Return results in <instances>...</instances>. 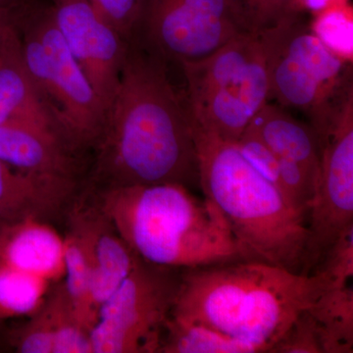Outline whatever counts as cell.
I'll use <instances>...</instances> for the list:
<instances>
[{"mask_svg":"<svg viewBox=\"0 0 353 353\" xmlns=\"http://www.w3.org/2000/svg\"><path fill=\"white\" fill-rule=\"evenodd\" d=\"M165 60L134 39L95 145L94 189L180 183L199 187V160L185 103Z\"/></svg>","mask_w":353,"mask_h":353,"instance_id":"6da1fadb","label":"cell"},{"mask_svg":"<svg viewBox=\"0 0 353 353\" xmlns=\"http://www.w3.org/2000/svg\"><path fill=\"white\" fill-rule=\"evenodd\" d=\"M322 289L314 275L264 262L241 260L185 269L170 316L269 352Z\"/></svg>","mask_w":353,"mask_h":353,"instance_id":"7a4b0ae2","label":"cell"},{"mask_svg":"<svg viewBox=\"0 0 353 353\" xmlns=\"http://www.w3.org/2000/svg\"><path fill=\"white\" fill-rule=\"evenodd\" d=\"M102 214L132 252L170 268L246 260L226 218L180 183L92 190Z\"/></svg>","mask_w":353,"mask_h":353,"instance_id":"3957f363","label":"cell"},{"mask_svg":"<svg viewBox=\"0 0 353 353\" xmlns=\"http://www.w3.org/2000/svg\"><path fill=\"white\" fill-rule=\"evenodd\" d=\"M192 129L199 188L226 218L245 259L303 274L307 216L243 157L234 141Z\"/></svg>","mask_w":353,"mask_h":353,"instance_id":"277c9868","label":"cell"},{"mask_svg":"<svg viewBox=\"0 0 353 353\" xmlns=\"http://www.w3.org/2000/svg\"><path fill=\"white\" fill-rule=\"evenodd\" d=\"M265 51L269 99L307 117L321 145L353 101L352 60L318 38L303 13L259 32Z\"/></svg>","mask_w":353,"mask_h":353,"instance_id":"5b68a950","label":"cell"},{"mask_svg":"<svg viewBox=\"0 0 353 353\" xmlns=\"http://www.w3.org/2000/svg\"><path fill=\"white\" fill-rule=\"evenodd\" d=\"M26 68L60 138L80 157L94 150L105 121L106 110L79 66L50 6L32 8L26 0L11 7Z\"/></svg>","mask_w":353,"mask_h":353,"instance_id":"8992f818","label":"cell"},{"mask_svg":"<svg viewBox=\"0 0 353 353\" xmlns=\"http://www.w3.org/2000/svg\"><path fill=\"white\" fill-rule=\"evenodd\" d=\"M181 67L190 124L223 141H239L270 101L259 34H240L208 57Z\"/></svg>","mask_w":353,"mask_h":353,"instance_id":"52a82bcc","label":"cell"},{"mask_svg":"<svg viewBox=\"0 0 353 353\" xmlns=\"http://www.w3.org/2000/svg\"><path fill=\"white\" fill-rule=\"evenodd\" d=\"M182 270L139 259L101 304L90 329L92 353H158Z\"/></svg>","mask_w":353,"mask_h":353,"instance_id":"ba28073f","label":"cell"},{"mask_svg":"<svg viewBox=\"0 0 353 353\" xmlns=\"http://www.w3.org/2000/svg\"><path fill=\"white\" fill-rule=\"evenodd\" d=\"M246 32L230 0H141L132 39L167 63L181 65L203 59Z\"/></svg>","mask_w":353,"mask_h":353,"instance_id":"9c48e42d","label":"cell"},{"mask_svg":"<svg viewBox=\"0 0 353 353\" xmlns=\"http://www.w3.org/2000/svg\"><path fill=\"white\" fill-rule=\"evenodd\" d=\"M353 225V101L322 145L321 164L307 217L304 275Z\"/></svg>","mask_w":353,"mask_h":353,"instance_id":"30bf717a","label":"cell"},{"mask_svg":"<svg viewBox=\"0 0 353 353\" xmlns=\"http://www.w3.org/2000/svg\"><path fill=\"white\" fill-rule=\"evenodd\" d=\"M58 29L105 110L120 82L128 43L88 0H50Z\"/></svg>","mask_w":353,"mask_h":353,"instance_id":"8fae6325","label":"cell"},{"mask_svg":"<svg viewBox=\"0 0 353 353\" xmlns=\"http://www.w3.org/2000/svg\"><path fill=\"white\" fill-rule=\"evenodd\" d=\"M78 189L79 182L34 175L0 159V218L8 224L66 214Z\"/></svg>","mask_w":353,"mask_h":353,"instance_id":"7c38bea8","label":"cell"},{"mask_svg":"<svg viewBox=\"0 0 353 353\" xmlns=\"http://www.w3.org/2000/svg\"><path fill=\"white\" fill-rule=\"evenodd\" d=\"M0 159L28 173L79 182V157L48 130L0 125Z\"/></svg>","mask_w":353,"mask_h":353,"instance_id":"4fadbf2b","label":"cell"},{"mask_svg":"<svg viewBox=\"0 0 353 353\" xmlns=\"http://www.w3.org/2000/svg\"><path fill=\"white\" fill-rule=\"evenodd\" d=\"M4 124L41 128L60 138L26 68L19 34L12 19L0 46V125Z\"/></svg>","mask_w":353,"mask_h":353,"instance_id":"5bb4252c","label":"cell"},{"mask_svg":"<svg viewBox=\"0 0 353 353\" xmlns=\"http://www.w3.org/2000/svg\"><path fill=\"white\" fill-rule=\"evenodd\" d=\"M0 263L50 281L64 276V240L48 222L6 224L0 234Z\"/></svg>","mask_w":353,"mask_h":353,"instance_id":"9a60e30c","label":"cell"},{"mask_svg":"<svg viewBox=\"0 0 353 353\" xmlns=\"http://www.w3.org/2000/svg\"><path fill=\"white\" fill-rule=\"evenodd\" d=\"M245 131L280 157L299 164L317 183L322 145L308 123L296 120L287 109L268 101Z\"/></svg>","mask_w":353,"mask_h":353,"instance_id":"2e32d148","label":"cell"},{"mask_svg":"<svg viewBox=\"0 0 353 353\" xmlns=\"http://www.w3.org/2000/svg\"><path fill=\"white\" fill-rule=\"evenodd\" d=\"M97 208L88 299L94 324L101 304L120 287L139 260L102 214L97 203Z\"/></svg>","mask_w":353,"mask_h":353,"instance_id":"e0dca14e","label":"cell"},{"mask_svg":"<svg viewBox=\"0 0 353 353\" xmlns=\"http://www.w3.org/2000/svg\"><path fill=\"white\" fill-rule=\"evenodd\" d=\"M234 143L243 157L282 192L288 201L308 217L316 182L304 169L274 152L250 132L245 131Z\"/></svg>","mask_w":353,"mask_h":353,"instance_id":"ac0fdd59","label":"cell"},{"mask_svg":"<svg viewBox=\"0 0 353 353\" xmlns=\"http://www.w3.org/2000/svg\"><path fill=\"white\" fill-rule=\"evenodd\" d=\"M307 310L317 326L323 353L353 352L352 284L322 289Z\"/></svg>","mask_w":353,"mask_h":353,"instance_id":"d6986e66","label":"cell"},{"mask_svg":"<svg viewBox=\"0 0 353 353\" xmlns=\"http://www.w3.org/2000/svg\"><path fill=\"white\" fill-rule=\"evenodd\" d=\"M252 343L205 325L169 317L158 353H260Z\"/></svg>","mask_w":353,"mask_h":353,"instance_id":"ffe728a7","label":"cell"},{"mask_svg":"<svg viewBox=\"0 0 353 353\" xmlns=\"http://www.w3.org/2000/svg\"><path fill=\"white\" fill-rule=\"evenodd\" d=\"M43 303L54 332L53 353H92L90 330L79 317L63 284L48 290Z\"/></svg>","mask_w":353,"mask_h":353,"instance_id":"44dd1931","label":"cell"},{"mask_svg":"<svg viewBox=\"0 0 353 353\" xmlns=\"http://www.w3.org/2000/svg\"><path fill=\"white\" fill-rule=\"evenodd\" d=\"M50 282L0 263V321L30 316L43 304Z\"/></svg>","mask_w":353,"mask_h":353,"instance_id":"7402d4cb","label":"cell"},{"mask_svg":"<svg viewBox=\"0 0 353 353\" xmlns=\"http://www.w3.org/2000/svg\"><path fill=\"white\" fill-rule=\"evenodd\" d=\"M312 31L323 43L341 57L352 60V7L350 0L336 2L313 14Z\"/></svg>","mask_w":353,"mask_h":353,"instance_id":"603a6c76","label":"cell"},{"mask_svg":"<svg viewBox=\"0 0 353 353\" xmlns=\"http://www.w3.org/2000/svg\"><path fill=\"white\" fill-rule=\"evenodd\" d=\"M250 32L271 29L283 21L304 13L301 0H230Z\"/></svg>","mask_w":353,"mask_h":353,"instance_id":"cb8c5ba5","label":"cell"},{"mask_svg":"<svg viewBox=\"0 0 353 353\" xmlns=\"http://www.w3.org/2000/svg\"><path fill=\"white\" fill-rule=\"evenodd\" d=\"M323 289L350 285L353 278V225L348 227L328 250L313 269Z\"/></svg>","mask_w":353,"mask_h":353,"instance_id":"d4e9b609","label":"cell"},{"mask_svg":"<svg viewBox=\"0 0 353 353\" xmlns=\"http://www.w3.org/2000/svg\"><path fill=\"white\" fill-rule=\"evenodd\" d=\"M4 341L16 352L53 353L54 332L44 303L39 306L36 312L30 315L27 322L4 334Z\"/></svg>","mask_w":353,"mask_h":353,"instance_id":"484cf974","label":"cell"},{"mask_svg":"<svg viewBox=\"0 0 353 353\" xmlns=\"http://www.w3.org/2000/svg\"><path fill=\"white\" fill-rule=\"evenodd\" d=\"M269 353H323L317 326L307 309L299 314Z\"/></svg>","mask_w":353,"mask_h":353,"instance_id":"4316f807","label":"cell"},{"mask_svg":"<svg viewBox=\"0 0 353 353\" xmlns=\"http://www.w3.org/2000/svg\"><path fill=\"white\" fill-rule=\"evenodd\" d=\"M97 13L129 41L136 30L141 0H88Z\"/></svg>","mask_w":353,"mask_h":353,"instance_id":"83f0119b","label":"cell"},{"mask_svg":"<svg viewBox=\"0 0 353 353\" xmlns=\"http://www.w3.org/2000/svg\"><path fill=\"white\" fill-rule=\"evenodd\" d=\"M341 1H345V0H301V4L304 12L309 11V12L315 14L332 4Z\"/></svg>","mask_w":353,"mask_h":353,"instance_id":"f1b7e54d","label":"cell"},{"mask_svg":"<svg viewBox=\"0 0 353 353\" xmlns=\"http://www.w3.org/2000/svg\"><path fill=\"white\" fill-rule=\"evenodd\" d=\"M11 6L0 7V46L3 39L4 32L11 22Z\"/></svg>","mask_w":353,"mask_h":353,"instance_id":"f546056e","label":"cell"},{"mask_svg":"<svg viewBox=\"0 0 353 353\" xmlns=\"http://www.w3.org/2000/svg\"><path fill=\"white\" fill-rule=\"evenodd\" d=\"M15 0H0V7L11 6Z\"/></svg>","mask_w":353,"mask_h":353,"instance_id":"4dcf8cb0","label":"cell"},{"mask_svg":"<svg viewBox=\"0 0 353 353\" xmlns=\"http://www.w3.org/2000/svg\"><path fill=\"white\" fill-rule=\"evenodd\" d=\"M6 224H8V223H6V221L2 220L1 218H0V234L3 231L4 227L6 226Z\"/></svg>","mask_w":353,"mask_h":353,"instance_id":"1f68e13d","label":"cell"},{"mask_svg":"<svg viewBox=\"0 0 353 353\" xmlns=\"http://www.w3.org/2000/svg\"><path fill=\"white\" fill-rule=\"evenodd\" d=\"M3 341H4V334L2 333L1 321H0V347H1V343H3Z\"/></svg>","mask_w":353,"mask_h":353,"instance_id":"d6a6232c","label":"cell"}]
</instances>
